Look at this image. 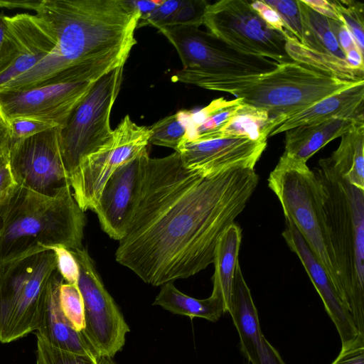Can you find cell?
Returning <instances> with one entry per match:
<instances>
[{"instance_id":"obj_1","label":"cell","mask_w":364,"mask_h":364,"mask_svg":"<svg viewBox=\"0 0 364 364\" xmlns=\"http://www.w3.org/2000/svg\"><path fill=\"white\" fill-rule=\"evenodd\" d=\"M259 181L255 168L203 175L174 153L141 155L135 196L115 259L153 286L186 279L212 264L217 242Z\"/></svg>"},{"instance_id":"obj_2","label":"cell","mask_w":364,"mask_h":364,"mask_svg":"<svg viewBox=\"0 0 364 364\" xmlns=\"http://www.w3.org/2000/svg\"><path fill=\"white\" fill-rule=\"evenodd\" d=\"M35 12L51 28L55 47L0 90L96 81L124 66L136 43L141 14L133 1L41 0Z\"/></svg>"},{"instance_id":"obj_3","label":"cell","mask_w":364,"mask_h":364,"mask_svg":"<svg viewBox=\"0 0 364 364\" xmlns=\"http://www.w3.org/2000/svg\"><path fill=\"white\" fill-rule=\"evenodd\" d=\"M70 186L53 197L15 184L0 199V265L63 246L82 248L84 211Z\"/></svg>"},{"instance_id":"obj_4","label":"cell","mask_w":364,"mask_h":364,"mask_svg":"<svg viewBox=\"0 0 364 364\" xmlns=\"http://www.w3.org/2000/svg\"><path fill=\"white\" fill-rule=\"evenodd\" d=\"M314 173L321 193L327 242L343 299L359 333L364 334V189L320 161Z\"/></svg>"},{"instance_id":"obj_5","label":"cell","mask_w":364,"mask_h":364,"mask_svg":"<svg viewBox=\"0 0 364 364\" xmlns=\"http://www.w3.org/2000/svg\"><path fill=\"white\" fill-rule=\"evenodd\" d=\"M363 82L344 80L292 61L279 64L261 76L219 82L206 89L230 93L248 105L266 111L272 124Z\"/></svg>"},{"instance_id":"obj_6","label":"cell","mask_w":364,"mask_h":364,"mask_svg":"<svg viewBox=\"0 0 364 364\" xmlns=\"http://www.w3.org/2000/svg\"><path fill=\"white\" fill-rule=\"evenodd\" d=\"M157 29L176 48L183 65L173 75V82L206 89L219 82L261 76L279 65L269 58L238 52L196 26H165Z\"/></svg>"},{"instance_id":"obj_7","label":"cell","mask_w":364,"mask_h":364,"mask_svg":"<svg viewBox=\"0 0 364 364\" xmlns=\"http://www.w3.org/2000/svg\"><path fill=\"white\" fill-rule=\"evenodd\" d=\"M268 186L279 199L285 219L293 223L344 302L326 239L320 184L314 171L306 162L283 153L269 176Z\"/></svg>"},{"instance_id":"obj_8","label":"cell","mask_w":364,"mask_h":364,"mask_svg":"<svg viewBox=\"0 0 364 364\" xmlns=\"http://www.w3.org/2000/svg\"><path fill=\"white\" fill-rule=\"evenodd\" d=\"M57 269L51 250L0 265V343L36 331L49 281Z\"/></svg>"},{"instance_id":"obj_9","label":"cell","mask_w":364,"mask_h":364,"mask_svg":"<svg viewBox=\"0 0 364 364\" xmlns=\"http://www.w3.org/2000/svg\"><path fill=\"white\" fill-rule=\"evenodd\" d=\"M123 70L124 66L117 68L95 81L60 127V152L69 178L83 159L112 139L110 115L121 87Z\"/></svg>"},{"instance_id":"obj_10","label":"cell","mask_w":364,"mask_h":364,"mask_svg":"<svg viewBox=\"0 0 364 364\" xmlns=\"http://www.w3.org/2000/svg\"><path fill=\"white\" fill-rule=\"evenodd\" d=\"M203 25L229 46L246 55L279 63L293 60L287 53L286 38L272 29L246 0H221L208 4Z\"/></svg>"},{"instance_id":"obj_11","label":"cell","mask_w":364,"mask_h":364,"mask_svg":"<svg viewBox=\"0 0 364 364\" xmlns=\"http://www.w3.org/2000/svg\"><path fill=\"white\" fill-rule=\"evenodd\" d=\"M149 127L126 115L113 130L112 139L83 159L69 178L73 197L85 212L95 210L102 188L114 171L146 149Z\"/></svg>"},{"instance_id":"obj_12","label":"cell","mask_w":364,"mask_h":364,"mask_svg":"<svg viewBox=\"0 0 364 364\" xmlns=\"http://www.w3.org/2000/svg\"><path fill=\"white\" fill-rule=\"evenodd\" d=\"M80 269L77 287L85 314L82 333L100 358H112L124 346L129 327L105 289L87 250H71Z\"/></svg>"},{"instance_id":"obj_13","label":"cell","mask_w":364,"mask_h":364,"mask_svg":"<svg viewBox=\"0 0 364 364\" xmlns=\"http://www.w3.org/2000/svg\"><path fill=\"white\" fill-rule=\"evenodd\" d=\"M59 129L11 144L8 162L16 185L50 197L70 186L60 156Z\"/></svg>"},{"instance_id":"obj_14","label":"cell","mask_w":364,"mask_h":364,"mask_svg":"<svg viewBox=\"0 0 364 364\" xmlns=\"http://www.w3.org/2000/svg\"><path fill=\"white\" fill-rule=\"evenodd\" d=\"M5 21L0 50V90L39 63L55 45L51 28L37 14L5 16Z\"/></svg>"},{"instance_id":"obj_15","label":"cell","mask_w":364,"mask_h":364,"mask_svg":"<svg viewBox=\"0 0 364 364\" xmlns=\"http://www.w3.org/2000/svg\"><path fill=\"white\" fill-rule=\"evenodd\" d=\"M95 82L58 83L18 90H1L0 114L6 122L26 117L62 127Z\"/></svg>"},{"instance_id":"obj_16","label":"cell","mask_w":364,"mask_h":364,"mask_svg":"<svg viewBox=\"0 0 364 364\" xmlns=\"http://www.w3.org/2000/svg\"><path fill=\"white\" fill-rule=\"evenodd\" d=\"M267 139L228 136L198 141L183 140L176 151L186 168L209 175L232 166L254 168L267 147Z\"/></svg>"},{"instance_id":"obj_17","label":"cell","mask_w":364,"mask_h":364,"mask_svg":"<svg viewBox=\"0 0 364 364\" xmlns=\"http://www.w3.org/2000/svg\"><path fill=\"white\" fill-rule=\"evenodd\" d=\"M282 236L290 250L299 257L320 296L325 309L339 334L341 349L346 348L362 334L356 328L348 307L338 294L326 271L289 220L285 219V228Z\"/></svg>"},{"instance_id":"obj_18","label":"cell","mask_w":364,"mask_h":364,"mask_svg":"<svg viewBox=\"0 0 364 364\" xmlns=\"http://www.w3.org/2000/svg\"><path fill=\"white\" fill-rule=\"evenodd\" d=\"M229 314L239 335L241 352L252 364H286L262 332L257 310L240 263L234 277Z\"/></svg>"},{"instance_id":"obj_19","label":"cell","mask_w":364,"mask_h":364,"mask_svg":"<svg viewBox=\"0 0 364 364\" xmlns=\"http://www.w3.org/2000/svg\"><path fill=\"white\" fill-rule=\"evenodd\" d=\"M141 154L119 166L110 176L94 210L104 232L114 240L119 241L125 233L137 186Z\"/></svg>"},{"instance_id":"obj_20","label":"cell","mask_w":364,"mask_h":364,"mask_svg":"<svg viewBox=\"0 0 364 364\" xmlns=\"http://www.w3.org/2000/svg\"><path fill=\"white\" fill-rule=\"evenodd\" d=\"M63 282V279L56 269L47 287L36 335L55 348L86 355L98 362L100 358L97 353L83 334L73 328L61 309L59 290Z\"/></svg>"},{"instance_id":"obj_21","label":"cell","mask_w":364,"mask_h":364,"mask_svg":"<svg viewBox=\"0 0 364 364\" xmlns=\"http://www.w3.org/2000/svg\"><path fill=\"white\" fill-rule=\"evenodd\" d=\"M363 100L364 82L272 122L265 134L268 138L296 127L318 124L333 117L363 116Z\"/></svg>"},{"instance_id":"obj_22","label":"cell","mask_w":364,"mask_h":364,"mask_svg":"<svg viewBox=\"0 0 364 364\" xmlns=\"http://www.w3.org/2000/svg\"><path fill=\"white\" fill-rule=\"evenodd\" d=\"M360 122H364L363 116L339 117L321 123L301 125L287 130L284 154L307 162L319 149L341 136Z\"/></svg>"},{"instance_id":"obj_23","label":"cell","mask_w":364,"mask_h":364,"mask_svg":"<svg viewBox=\"0 0 364 364\" xmlns=\"http://www.w3.org/2000/svg\"><path fill=\"white\" fill-rule=\"evenodd\" d=\"M242 230L233 223L221 235L215 250L211 294L222 300L225 313L230 311L232 284L239 263Z\"/></svg>"},{"instance_id":"obj_24","label":"cell","mask_w":364,"mask_h":364,"mask_svg":"<svg viewBox=\"0 0 364 364\" xmlns=\"http://www.w3.org/2000/svg\"><path fill=\"white\" fill-rule=\"evenodd\" d=\"M319 161L353 186L364 189V122L343 134L332 154Z\"/></svg>"},{"instance_id":"obj_25","label":"cell","mask_w":364,"mask_h":364,"mask_svg":"<svg viewBox=\"0 0 364 364\" xmlns=\"http://www.w3.org/2000/svg\"><path fill=\"white\" fill-rule=\"evenodd\" d=\"M242 102L241 98L228 100L220 97L197 112L183 110L186 122L183 140L198 141L215 139L237 113Z\"/></svg>"},{"instance_id":"obj_26","label":"cell","mask_w":364,"mask_h":364,"mask_svg":"<svg viewBox=\"0 0 364 364\" xmlns=\"http://www.w3.org/2000/svg\"><path fill=\"white\" fill-rule=\"evenodd\" d=\"M153 305L175 314L187 316L191 318L198 317L215 322L225 313L220 299L213 295L204 299H198L180 291L172 282L161 285Z\"/></svg>"},{"instance_id":"obj_27","label":"cell","mask_w":364,"mask_h":364,"mask_svg":"<svg viewBox=\"0 0 364 364\" xmlns=\"http://www.w3.org/2000/svg\"><path fill=\"white\" fill-rule=\"evenodd\" d=\"M301 22V44L318 53L346 60V55L341 48L327 18L306 5L303 0H297Z\"/></svg>"},{"instance_id":"obj_28","label":"cell","mask_w":364,"mask_h":364,"mask_svg":"<svg viewBox=\"0 0 364 364\" xmlns=\"http://www.w3.org/2000/svg\"><path fill=\"white\" fill-rule=\"evenodd\" d=\"M209 3L205 0H168L161 3L146 17L140 19L137 28L152 26L203 25V16Z\"/></svg>"},{"instance_id":"obj_29","label":"cell","mask_w":364,"mask_h":364,"mask_svg":"<svg viewBox=\"0 0 364 364\" xmlns=\"http://www.w3.org/2000/svg\"><path fill=\"white\" fill-rule=\"evenodd\" d=\"M271 124L267 112L242 102L237 113L217 134L216 138L245 136L252 140L267 139L265 130Z\"/></svg>"},{"instance_id":"obj_30","label":"cell","mask_w":364,"mask_h":364,"mask_svg":"<svg viewBox=\"0 0 364 364\" xmlns=\"http://www.w3.org/2000/svg\"><path fill=\"white\" fill-rule=\"evenodd\" d=\"M149 130V142L176 151L186 134L183 110L161 119Z\"/></svg>"},{"instance_id":"obj_31","label":"cell","mask_w":364,"mask_h":364,"mask_svg":"<svg viewBox=\"0 0 364 364\" xmlns=\"http://www.w3.org/2000/svg\"><path fill=\"white\" fill-rule=\"evenodd\" d=\"M341 21L351 33L358 48L364 50V4L356 1L332 0Z\"/></svg>"},{"instance_id":"obj_32","label":"cell","mask_w":364,"mask_h":364,"mask_svg":"<svg viewBox=\"0 0 364 364\" xmlns=\"http://www.w3.org/2000/svg\"><path fill=\"white\" fill-rule=\"evenodd\" d=\"M61 309L73 328L82 333L85 328L84 304L77 285L63 282L59 290Z\"/></svg>"},{"instance_id":"obj_33","label":"cell","mask_w":364,"mask_h":364,"mask_svg":"<svg viewBox=\"0 0 364 364\" xmlns=\"http://www.w3.org/2000/svg\"><path fill=\"white\" fill-rule=\"evenodd\" d=\"M36 364H102L86 355L55 348L36 335Z\"/></svg>"},{"instance_id":"obj_34","label":"cell","mask_w":364,"mask_h":364,"mask_svg":"<svg viewBox=\"0 0 364 364\" xmlns=\"http://www.w3.org/2000/svg\"><path fill=\"white\" fill-rule=\"evenodd\" d=\"M279 15L289 36L301 41V22L297 0L264 1Z\"/></svg>"},{"instance_id":"obj_35","label":"cell","mask_w":364,"mask_h":364,"mask_svg":"<svg viewBox=\"0 0 364 364\" xmlns=\"http://www.w3.org/2000/svg\"><path fill=\"white\" fill-rule=\"evenodd\" d=\"M6 122L10 129L11 143L59 127L52 122L26 117L13 118Z\"/></svg>"},{"instance_id":"obj_36","label":"cell","mask_w":364,"mask_h":364,"mask_svg":"<svg viewBox=\"0 0 364 364\" xmlns=\"http://www.w3.org/2000/svg\"><path fill=\"white\" fill-rule=\"evenodd\" d=\"M51 250L55 255L57 270L64 282L77 285L80 269L71 250L63 246L54 247Z\"/></svg>"},{"instance_id":"obj_37","label":"cell","mask_w":364,"mask_h":364,"mask_svg":"<svg viewBox=\"0 0 364 364\" xmlns=\"http://www.w3.org/2000/svg\"><path fill=\"white\" fill-rule=\"evenodd\" d=\"M252 8L272 29L282 33L285 38L289 36L278 13L264 0L250 1ZM290 37V36H289Z\"/></svg>"},{"instance_id":"obj_38","label":"cell","mask_w":364,"mask_h":364,"mask_svg":"<svg viewBox=\"0 0 364 364\" xmlns=\"http://www.w3.org/2000/svg\"><path fill=\"white\" fill-rule=\"evenodd\" d=\"M331 364H364V335L360 334L350 346L341 349Z\"/></svg>"},{"instance_id":"obj_39","label":"cell","mask_w":364,"mask_h":364,"mask_svg":"<svg viewBox=\"0 0 364 364\" xmlns=\"http://www.w3.org/2000/svg\"><path fill=\"white\" fill-rule=\"evenodd\" d=\"M331 25L336 40L345 55L353 49H358L360 50L351 33L342 21L331 18Z\"/></svg>"},{"instance_id":"obj_40","label":"cell","mask_w":364,"mask_h":364,"mask_svg":"<svg viewBox=\"0 0 364 364\" xmlns=\"http://www.w3.org/2000/svg\"><path fill=\"white\" fill-rule=\"evenodd\" d=\"M303 1L308 5L311 9L316 11L317 13L333 20L341 21L340 17L331 2V1L326 0H314L307 1L303 0Z\"/></svg>"},{"instance_id":"obj_41","label":"cell","mask_w":364,"mask_h":364,"mask_svg":"<svg viewBox=\"0 0 364 364\" xmlns=\"http://www.w3.org/2000/svg\"><path fill=\"white\" fill-rule=\"evenodd\" d=\"M11 144L9 127L0 114V162L8 161Z\"/></svg>"},{"instance_id":"obj_42","label":"cell","mask_w":364,"mask_h":364,"mask_svg":"<svg viewBox=\"0 0 364 364\" xmlns=\"http://www.w3.org/2000/svg\"><path fill=\"white\" fill-rule=\"evenodd\" d=\"M16 183L14 181L8 161L0 162V199Z\"/></svg>"},{"instance_id":"obj_43","label":"cell","mask_w":364,"mask_h":364,"mask_svg":"<svg viewBox=\"0 0 364 364\" xmlns=\"http://www.w3.org/2000/svg\"><path fill=\"white\" fill-rule=\"evenodd\" d=\"M41 0H0V7L6 9H23L36 11Z\"/></svg>"},{"instance_id":"obj_44","label":"cell","mask_w":364,"mask_h":364,"mask_svg":"<svg viewBox=\"0 0 364 364\" xmlns=\"http://www.w3.org/2000/svg\"><path fill=\"white\" fill-rule=\"evenodd\" d=\"M162 1H133L141 14L140 19H142L149 15ZM139 19V20H140Z\"/></svg>"},{"instance_id":"obj_45","label":"cell","mask_w":364,"mask_h":364,"mask_svg":"<svg viewBox=\"0 0 364 364\" xmlns=\"http://www.w3.org/2000/svg\"><path fill=\"white\" fill-rule=\"evenodd\" d=\"M5 30H6L5 15L2 12H0V50L1 48L3 39H4Z\"/></svg>"},{"instance_id":"obj_46","label":"cell","mask_w":364,"mask_h":364,"mask_svg":"<svg viewBox=\"0 0 364 364\" xmlns=\"http://www.w3.org/2000/svg\"><path fill=\"white\" fill-rule=\"evenodd\" d=\"M102 364H116L110 358H101Z\"/></svg>"}]
</instances>
